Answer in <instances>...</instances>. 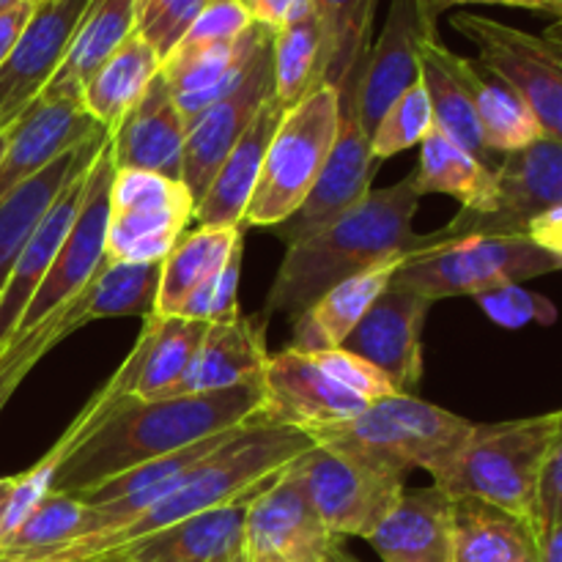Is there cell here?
Here are the masks:
<instances>
[{
    "label": "cell",
    "instance_id": "obj_36",
    "mask_svg": "<svg viewBox=\"0 0 562 562\" xmlns=\"http://www.w3.org/2000/svg\"><path fill=\"white\" fill-rule=\"evenodd\" d=\"M322 22L313 0H300L289 20L272 36L274 99L283 110L294 108L322 86Z\"/></svg>",
    "mask_w": 562,
    "mask_h": 562
},
{
    "label": "cell",
    "instance_id": "obj_7",
    "mask_svg": "<svg viewBox=\"0 0 562 562\" xmlns=\"http://www.w3.org/2000/svg\"><path fill=\"white\" fill-rule=\"evenodd\" d=\"M338 88L318 86L283 110L269 140L261 176L245 212V225L278 228L311 195L338 135Z\"/></svg>",
    "mask_w": 562,
    "mask_h": 562
},
{
    "label": "cell",
    "instance_id": "obj_17",
    "mask_svg": "<svg viewBox=\"0 0 562 562\" xmlns=\"http://www.w3.org/2000/svg\"><path fill=\"white\" fill-rule=\"evenodd\" d=\"M263 404L261 420L274 426H289L296 431H313L351 420L368 409L366 401L335 382L311 355L283 349L269 357L263 373Z\"/></svg>",
    "mask_w": 562,
    "mask_h": 562
},
{
    "label": "cell",
    "instance_id": "obj_22",
    "mask_svg": "<svg viewBox=\"0 0 562 562\" xmlns=\"http://www.w3.org/2000/svg\"><path fill=\"white\" fill-rule=\"evenodd\" d=\"M187 124L173 91L159 71L140 102L110 132L115 170H148L181 181Z\"/></svg>",
    "mask_w": 562,
    "mask_h": 562
},
{
    "label": "cell",
    "instance_id": "obj_53",
    "mask_svg": "<svg viewBox=\"0 0 562 562\" xmlns=\"http://www.w3.org/2000/svg\"><path fill=\"white\" fill-rule=\"evenodd\" d=\"M538 554H541V562H562V525L538 541Z\"/></svg>",
    "mask_w": 562,
    "mask_h": 562
},
{
    "label": "cell",
    "instance_id": "obj_15",
    "mask_svg": "<svg viewBox=\"0 0 562 562\" xmlns=\"http://www.w3.org/2000/svg\"><path fill=\"white\" fill-rule=\"evenodd\" d=\"M274 97V77H272V38L261 47V53L252 60L245 80L214 102L212 108L203 110L198 119L187 124L184 140V165H181V184L192 195V201H201L212 184L214 173L228 157L231 148L241 140L256 115L261 113L263 104Z\"/></svg>",
    "mask_w": 562,
    "mask_h": 562
},
{
    "label": "cell",
    "instance_id": "obj_39",
    "mask_svg": "<svg viewBox=\"0 0 562 562\" xmlns=\"http://www.w3.org/2000/svg\"><path fill=\"white\" fill-rule=\"evenodd\" d=\"M159 283H162V261L157 263H124L108 261L91 278V283L77 294L82 322L115 316H151L157 311Z\"/></svg>",
    "mask_w": 562,
    "mask_h": 562
},
{
    "label": "cell",
    "instance_id": "obj_48",
    "mask_svg": "<svg viewBox=\"0 0 562 562\" xmlns=\"http://www.w3.org/2000/svg\"><path fill=\"white\" fill-rule=\"evenodd\" d=\"M558 525H562V409L558 431H554L552 448H549L547 464H543L541 472V488H538V541H541L547 532H552Z\"/></svg>",
    "mask_w": 562,
    "mask_h": 562
},
{
    "label": "cell",
    "instance_id": "obj_52",
    "mask_svg": "<svg viewBox=\"0 0 562 562\" xmlns=\"http://www.w3.org/2000/svg\"><path fill=\"white\" fill-rule=\"evenodd\" d=\"M245 3L250 9L252 22L269 27V31H278L300 0H245Z\"/></svg>",
    "mask_w": 562,
    "mask_h": 562
},
{
    "label": "cell",
    "instance_id": "obj_32",
    "mask_svg": "<svg viewBox=\"0 0 562 562\" xmlns=\"http://www.w3.org/2000/svg\"><path fill=\"white\" fill-rule=\"evenodd\" d=\"M159 71H162V58L140 33H132L82 88V110L110 135L140 102Z\"/></svg>",
    "mask_w": 562,
    "mask_h": 562
},
{
    "label": "cell",
    "instance_id": "obj_19",
    "mask_svg": "<svg viewBox=\"0 0 562 562\" xmlns=\"http://www.w3.org/2000/svg\"><path fill=\"white\" fill-rule=\"evenodd\" d=\"M104 137H108V132L102 130L86 143L80 162H77L75 170H71L69 181L60 187L53 206H49L47 212H44V217L38 220L36 231H33L31 239L25 241L14 269H11L9 283H5L3 294H0V351H3L5 344L11 340L20 318L25 316L33 294H36L38 285H42L44 278H47L49 267H53L66 234H69L71 223H75L77 209H80L82 195H86L88 170H91Z\"/></svg>",
    "mask_w": 562,
    "mask_h": 562
},
{
    "label": "cell",
    "instance_id": "obj_59",
    "mask_svg": "<svg viewBox=\"0 0 562 562\" xmlns=\"http://www.w3.org/2000/svg\"><path fill=\"white\" fill-rule=\"evenodd\" d=\"M0 562H27V560H14V558H0Z\"/></svg>",
    "mask_w": 562,
    "mask_h": 562
},
{
    "label": "cell",
    "instance_id": "obj_57",
    "mask_svg": "<svg viewBox=\"0 0 562 562\" xmlns=\"http://www.w3.org/2000/svg\"><path fill=\"white\" fill-rule=\"evenodd\" d=\"M20 3H25V0H0V14L9 9H14V5H20ZM33 3H38V0H33Z\"/></svg>",
    "mask_w": 562,
    "mask_h": 562
},
{
    "label": "cell",
    "instance_id": "obj_44",
    "mask_svg": "<svg viewBox=\"0 0 562 562\" xmlns=\"http://www.w3.org/2000/svg\"><path fill=\"white\" fill-rule=\"evenodd\" d=\"M203 5L206 0H135V33L165 60L179 47Z\"/></svg>",
    "mask_w": 562,
    "mask_h": 562
},
{
    "label": "cell",
    "instance_id": "obj_37",
    "mask_svg": "<svg viewBox=\"0 0 562 562\" xmlns=\"http://www.w3.org/2000/svg\"><path fill=\"white\" fill-rule=\"evenodd\" d=\"M192 217H195V203L110 209L104 258L124 263L165 261L176 239L190 228Z\"/></svg>",
    "mask_w": 562,
    "mask_h": 562
},
{
    "label": "cell",
    "instance_id": "obj_4",
    "mask_svg": "<svg viewBox=\"0 0 562 562\" xmlns=\"http://www.w3.org/2000/svg\"><path fill=\"white\" fill-rule=\"evenodd\" d=\"M560 409L472 428L470 439L434 477L450 497L497 505L536 527L541 472L558 431Z\"/></svg>",
    "mask_w": 562,
    "mask_h": 562
},
{
    "label": "cell",
    "instance_id": "obj_1",
    "mask_svg": "<svg viewBox=\"0 0 562 562\" xmlns=\"http://www.w3.org/2000/svg\"><path fill=\"white\" fill-rule=\"evenodd\" d=\"M267 393L263 382L206 395L173 398L108 401L97 398L80 412L69 431L58 439L49 492L86 494L110 477L146 461L184 450L217 434L261 420Z\"/></svg>",
    "mask_w": 562,
    "mask_h": 562
},
{
    "label": "cell",
    "instance_id": "obj_9",
    "mask_svg": "<svg viewBox=\"0 0 562 562\" xmlns=\"http://www.w3.org/2000/svg\"><path fill=\"white\" fill-rule=\"evenodd\" d=\"M366 60L368 53L357 60L355 69L338 86V135H335L333 151L324 162L322 176L316 179L305 203L285 223L278 225V234L285 247L316 234L335 217L357 206L371 192L373 179L382 168V162L373 157L371 135L366 132L360 115V82Z\"/></svg>",
    "mask_w": 562,
    "mask_h": 562
},
{
    "label": "cell",
    "instance_id": "obj_33",
    "mask_svg": "<svg viewBox=\"0 0 562 562\" xmlns=\"http://www.w3.org/2000/svg\"><path fill=\"white\" fill-rule=\"evenodd\" d=\"M464 80L472 93V102H475L483 143L494 159L521 151L541 140L543 130L538 119L503 77L488 71L477 60L464 58Z\"/></svg>",
    "mask_w": 562,
    "mask_h": 562
},
{
    "label": "cell",
    "instance_id": "obj_47",
    "mask_svg": "<svg viewBox=\"0 0 562 562\" xmlns=\"http://www.w3.org/2000/svg\"><path fill=\"white\" fill-rule=\"evenodd\" d=\"M335 382L344 384L346 390H351L355 395H360L366 404H376V401L390 398V395H401L398 390L393 387L387 376H384L379 368H373L371 362H366L362 357L351 355L346 349H327L318 351V355H311Z\"/></svg>",
    "mask_w": 562,
    "mask_h": 562
},
{
    "label": "cell",
    "instance_id": "obj_29",
    "mask_svg": "<svg viewBox=\"0 0 562 562\" xmlns=\"http://www.w3.org/2000/svg\"><path fill=\"white\" fill-rule=\"evenodd\" d=\"M132 33L135 0H91L58 71L38 99H71L82 104V88Z\"/></svg>",
    "mask_w": 562,
    "mask_h": 562
},
{
    "label": "cell",
    "instance_id": "obj_51",
    "mask_svg": "<svg viewBox=\"0 0 562 562\" xmlns=\"http://www.w3.org/2000/svg\"><path fill=\"white\" fill-rule=\"evenodd\" d=\"M33 9H36V3H33V0H25V3L14 5V9H9L0 14V66L5 64V58L11 55L14 44L20 42L27 20L33 16Z\"/></svg>",
    "mask_w": 562,
    "mask_h": 562
},
{
    "label": "cell",
    "instance_id": "obj_31",
    "mask_svg": "<svg viewBox=\"0 0 562 562\" xmlns=\"http://www.w3.org/2000/svg\"><path fill=\"white\" fill-rule=\"evenodd\" d=\"M453 547L456 562H541L530 521L472 497H453Z\"/></svg>",
    "mask_w": 562,
    "mask_h": 562
},
{
    "label": "cell",
    "instance_id": "obj_45",
    "mask_svg": "<svg viewBox=\"0 0 562 562\" xmlns=\"http://www.w3.org/2000/svg\"><path fill=\"white\" fill-rule=\"evenodd\" d=\"M252 25V14L245 0H206L201 14L176 49H198L228 44L245 36Z\"/></svg>",
    "mask_w": 562,
    "mask_h": 562
},
{
    "label": "cell",
    "instance_id": "obj_38",
    "mask_svg": "<svg viewBox=\"0 0 562 562\" xmlns=\"http://www.w3.org/2000/svg\"><path fill=\"white\" fill-rule=\"evenodd\" d=\"M88 140H91V137H88ZM86 143L71 148V151H66L64 157H58L55 162H49L42 173L27 179L22 187H16V190L0 203V294H3L5 283H9V274L11 269H14L16 258H20L22 247H25V241L31 239V234L36 231L38 220H42L44 212L53 206L60 187L69 181L71 170L80 162Z\"/></svg>",
    "mask_w": 562,
    "mask_h": 562
},
{
    "label": "cell",
    "instance_id": "obj_55",
    "mask_svg": "<svg viewBox=\"0 0 562 562\" xmlns=\"http://www.w3.org/2000/svg\"><path fill=\"white\" fill-rule=\"evenodd\" d=\"M543 36H547L549 42H552L554 47L560 49V55H562V20H554L552 25L547 27V33H543Z\"/></svg>",
    "mask_w": 562,
    "mask_h": 562
},
{
    "label": "cell",
    "instance_id": "obj_2",
    "mask_svg": "<svg viewBox=\"0 0 562 562\" xmlns=\"http://www.w3.org/2000/svg\"><path fill=\"white\" fill-rule=\"evenodd\" d=\"M313 445L316 442L296 428L263 420L247 423L231 442L214 450L206 461L192 467L168 497L143 510L137 519L126 521L115 530L60 543L27 562H91L110 552H119L130 543L143 541L154 532L168 530L179 521L192 519V516L234 503H250L269 483L278 481L296 459H302Z\"/></svg>",
    "mask_w": 562,
    "mask_h": 562
},
{
    "label": "cell",
    "instance_id": "obj_26",
    "mask_svg": "<svg viewBox=\"0 0 562 562\" xmlns=\"http://www.w3.org/2000/svg\"><path fill=\"white\" fill-rule=\"evenodd\" d=\"M247 505L234 503L192 516L91 562H241Z\"/></svg>",
    "mask_w": 562,
    "mask_h": 562
},
{
    "label": "cell",
    "instance_id": "obj_24",
    "mask_svg": "<svg viewBox=\"0 0 562 562\" xmlns=\"http://www.w3.org/2000/svg\"><path fill=\"white\" fill-rule=\"evenodd\" d=\"M267 316H236L231 322L209 324L190 371L170 390L173 395H206L263 382L269 366Z\"/></svg>",
    "mask_w": 562,
    "mask_h": 562
},
{
    "label": "cell",
    "instance_id": "obj_46",
    "mask_svg": "<svg viewBox=\"0 0 562 562\" xmlns=\"http://www.w3.org/2000/svg\"><path fill=\"white\" fill-rule=\"evenodd\" d=\"M483 313L499 327L519 329L525 324H552L558 318V307L547 296L527 291L525 285H503V289L486 291L475 296Z\"/></svg>",
    "mask_w": 562,
    "mask_h": 562
},
{
    "label": "cell",
    "instance_id": "obj_12",
    "mask_svg": "<svg viewBox=\"0 0 562 562\" xmlns=\"http://www.w3.org/2000/svg\"><path fill=\"white\" fill-rule=\"evenodd\" d=\"M115 165L113 154H110V135L104 137L102 148L97 151L91 170H88L86 195H82L77 217L71 223L69 234H66L64 245H60L58 256H55L53 267H49L47 278L38 285L33 294L31 305H27L25 316L16 324L11 340L22 338V335L33 333L44 318L53 316L58 307L75 300L97 269L104 261V245H108V225H110V187H113ZM9 346V344H5Z\"/></svg>",
    "mask_w": 562,
    "mask_h": 562
},
{
    "label": "cell",
    "instance_id": "obj_23",
    "mask_svg": "<svg viewBox=\"0 0 562 562\" xmlns=\"http://www.w3.org/2000/svg\"><path fill=\"white\" fill-rule=\"evenodd\" d=\"M272 36L274 31L252 22L250 31L236 42L198 49H173L162 60V77L173 91L184 124H190L203 110L228 97L245 80L256 55Z\"/></svg>",
    "mask_w": 562,
    "mask_h": 562
},
{
    "label": "cell",
    "instance_id": "obj_18",
    "mask_svg": "<svg viewBox=\"0 0 562 562\" xmlns=\"http://www.w3.org/2000/svg\"><path fill=\"white\" fill-rule=\"evenodd\" d=\"M431 36H439L437 20L428 14L420 0L390 3L387 22L368 49L360 82V115L368 135H373L395 99L420 82V47Z\"/></svg>",
    "mask_w": 562,
    "mask_h": 562
},
{
    "label": "cell",
    "instance_id": "obj_13",
    "mask_svg": "<svg viewBox=\"0 0 562 562\" xmlns=\"http://www.w3.org/2000/svg\"><path fill=\"white\" fill-rule=\"evenodd\" d=\"M296 461L247 505L241 562H322L340 543L313 508Z\"/></svg>",
    "mask_w": 562,
    "mask_h": 562
},
{
    "label": "cell",
    "instance_id": "obj_11",
    "mask_svg": "<svg viewBox=\"0 0 562 562\" xmlns=\"http://www.w3.org/2000/svg\"><path fill=\"white\" fill-rule=\"evenodd\" d=\"M558 206H562V143L541 137L532 146L497 159L492 201L483 212L461 209L445 228L426 234V239L519 236L527 220Z\"/></svg>",
    "mask_w": 562,
    "mask_h": 562
},
{
    "label": "cell",
    "instance_id": "obj_25",
    "mask_svg": "<svg viewBox=\"0 0 562 562\" xmlns=\"http://www.w3.org/2000/svg\"><path fill=\"white\" fill-rule=\"evenodd\" d=\"M368 543L382 562H456L453 497L439 486L406 488Z\"/></svg>",
    "mask_w": 562,
    "mask_h": 562
},
{
    "label": "cell",
    "instance_id": "obj_41",
    "mask_svg": "<svg viewBox=\"0 0 562 562\" xmlns=\"http://www.w3.org/2000/svg\"><path fill=\"white\" fill-rule=\"evenodd\" d=\"M82 514L86 505L75 494L47 492L31 514L0 541V558L31 560L47 549L75 541L82 530Z\"/></svg>",
    "mask_w": 562,
    "mask_h": 562
},
{
    "label": "cell",
    "instance_id": "obj_61",
    "mask_svg": "<svg viewBox=\"0 0 562 562\" xmlns=\"http://www.w3.org/2000/svg\"><path fill=\"white\" fill-rule=\"evenodd\" d=\"M38 3H42V0H38Z\"/></svg>",
    "mask_w": 562,
    "mask_h": 562
},
{
    "label": "cell",
    "instance_id": "obj_42",
    "mask_svg": "<svg viewBox=\"0 0 562 562\" xmlns=\"http://www.w3.org/2000/svg\"><path fill=\"white\" fill-rule=\"evenodd\" d=\"M80 327H86V322H82L80 302H77L75 296V300L66 302L64 307H58L53 316L44 318L33 333L9 340V346L0 351V412L9 404L11 395L16 393V387L25 382L27 373L33 371V366H36L49 349H55L60 340L69 338V335L77 333Z\"/></svg>",
    "mask_w": 562,
    "mask_h": 562
},
{
    "label": "cell",
    "instance_id": "obj_35",
    "mask_svg": "<svg viewBox=\"0 0 562 562\" xmlns=\"http://www.w3.org/2000/svg\"><path fill=\"white\" fill-rule=\"evenodd\" d=\"M420 195H450L467 212H483L494 192V168L472 157L434 126L420 143V165L415 170Z\"/></svg>",
    "mask_w": 562,
    "mask_h": 562
},
{
    "label": "cell",
    "instance_id": "obj_8",
    "mask_svg": "<svg viewBox=\"0 0 562 562\" xmlns=\"http://www.w3.org/2000/svg\"><path fill=\"white\" fill-rule=\"evenodd\" d=\"M296 467L313 508L335 538L368 541L406 492V475L329 445H313Z\"/></svg>",
    "mask_w": 562,
    "mask_h": 562
},
{
    "label": "cell",
    "instance_id": "obj_10",
    "mask_svg": "<svg viewBox=\"0 0 562 562\" xmlns=\"http://www.w3.org/2000/svg\"><path fill=\"white\" fill-rule=\"evenodd\" d=\"M467 42L475 44L477 64L503 77L527 102L543 137L562 143V55L547 36L505 25L492 16L459 11L450 20Z\"/></svg>",
    "mask_w": 562,
    "mask_h": 562
},
{
    "label": "cell",
    "instance_id": "obj_50",
    "mask_svg": "<svg viewBox=\"0 0 562 562\" xmlns=\"http://www.w3.org/2000/svg\"><path fill=\"white\" fill-rule=\"evenodd\" d=\"M426 5L428 14L439 20V14L456 5H510V9H527L538 11V14H549L554 20H562V0H420Z\"/></svg>",
    "mask_w": 562,
    "mask_h": 562
},
{
    "label": "cell",
    "instance_id": "obj_40",
    "mask_svg": "<svg viewBox=\"0 0 562 562\" xmlns=\"http://www.w3.org/2000/svg\"><path fill=\"white\" fill-rule=\"evenodd\" d=\"M376 3L379 0H313L322 22V86L338 88L371 49Z\"/></svg>",
    "mask_w": 562,
    "mask_h": 562
},
{
    "label": "cell",
    "instance_id": "obj_21",
    "mask_svg": "<svg viewBox=\"0 0 562 562\" xmlns=\"http://www.w3.org/2000/svg\"><path fill=\"white\" fill-rule=\"evenodd\" d=\"M102 126L71 99H36L25 115L11 126L9 146L0 159V203L42 173L49 162L82 146Z\"/></svg>",
    "mask_w": 562,
    "mask_h": 562
},
{
    "label": "cell",
    "instance_id": "obj_14",
    "mask_svg": "<svg viewBox=\"0 0 562 562\" xmlns=\"http://www.w3.org/2000/svg\"><path fill=\"white\" fill-rule=\"evenodd\" d=\"M431 305V300L393 280L340 349L379 368L398 393L415 395L423 379V327Z\"/></svg>",
    "mask_w": 562,
    "mask_h": 562
},
{
    "label": "cell",
    "instance_id": "obj_34",
    "mask_svg": "<svg viewBox=\"0 0 562 562\" xmlns=\"http://www.w3.org/2000/svg\"><path fill=\"white\" fill-rule=\"evenodd\" d=\"M241 241V228H187L162 261V283L154 313L176 316L181 302L209 283Z\"/></svg>",
    "mask_w": 562,
    "mask_h": 562
},
{
    "label": "cell",
    "instance_id": "obj_20",
    "mask_svg": "<svg viewBox=\"0 0 562 562\" xmlns=\"http://www.w3.org/2000/svg\"><path fill=\"white\" fill-rule=\"evenodd\" d=\"M206 329V322H192V318L157 316V313L146 316L135 349L115 371L108 387H102V393L108 395V401L168 398L170 390L190 371Z\"/></svg>",
    "mask_w": 562,
    "mask_h": 562
},
{
    "label": "cell",
    "instance_id": "obj_58",
    "mask_svg": "<svg viewBox=\"0 0 562 562\" xmlns=\"http://www.w3.org/2000/svg\"><path fill=\"white\" fill-rule=\"evenodd\" d=\"M11 132V130H9ZM9 132H0V159H3L5 146H9Z\"/></svg>",
    "mask_w": 562,
    "mask_h": 562
},
{
    "label": "cell",
    "instance_id": "obj_56",
    "mask_svg": "<svg viewBox=\"0 0 562 562\" xmlns=\"http://www.w3.org/2000/svg\"><path fill=\"white\" fill-rule=\"evenodd\" d=\"M322 562H357L355 558H351V554L349 552H346V549L344 547H340V543H338V547H335L333 549V552H329L327 554V558H324Z\"/></svg>",
    "mask_w": 562,
    "mask_h": 562
},
{
    "label": "cell",
    "instance_id": "obj_27",
    "mask_svg": "<svg viewBox=\"0 0 562 562\" xmlns=\"http://www.w3.org/2000/svg\"><path fill=\"white\" fill-rule=\"evenodd\" d=\"M280 115H283V108L272 97L256 115L250 130L223 159L206 195L195 203V217L192 220L198 225H203V228H245L247 203H250L252 190L258 184L269 140L278 130Z\"/></svg>",
    "mask_w": 562,
    "mask_h": 562
},
{
    "label": "cell",
    "instance_id": "obj_54",
    "mask_svg": "<svg viewBox=\"0 0 562 562\" xmlns=\"http://www.w3.org/2000/svg\"><path fill=\"white\" fill-rule=\"evenodd\" d=\"M14 488H16V477H0V521H3L5 508H9Z\"/></svg>",
    "mask_w": 562,
    "mask_h": 562
},
{
    "label": "cell",
    "instance_id": "obj_6",
    "mask_svg": "<svg viewBox=\"0 0 562 562\" xmlns=\"http://www.w3.org/2000/svg\"><path fill=\"white\" fill-rule=\"evenodd\" d=\"M560 269V256L541 250L521 236H459L445 241L417 236L393 280L426 300L439 302L448 296H481L503 285H521Z\"/></svg>",
    "mask_w": 562,
    "mask_h": 562
},
{
    "label": "cell",
    "instance_id": "obj_43",
    "mask_svg": "<svg viewBox=\"0 0 562 562\" xmlns=\"http://www.w3.org/2000/svg\"><path fill=\"white\" fill-rule=\"evenodd\" d=\"M434 130V110L423 82H415L409 91L401 93L393 108L382 115L371 135V151L379 162L406 151L412 146H420Z\"/></svg>",
    "mask_w": 562,
    "mask_h": 562
},
{
    "label": "cell",
    "instance_id": "obj_30",
    "mask_svg": "<svg viewBox=\"0 0 562 562\" xmlns=\"http://www.w3.org/2000/svg\"><path fill=\"white\" fill-rule=\"evenodd\" d=\"M420 82L431 99L434 126L494 168L497 159L486 151L475 102L464 80V55L445 47L439 36L426 38L420 47Z\"/></svg>",
    "mask_w": 562,
    "mask_h": 562
},
{
    "label": "cell",
    "instance_id": "obj_60",
    "mask_svg": "<svg viewBox=\"0 0 562 562\" xmlns=\"http://www.w3.org/2000/svg\"><path fill=\"white\" fill-rule=\"evenodd\" d=\"M256 562H285V560H256Z\"/></svg>",
    "mask_w": 562,
    "mask_h": 562
},
{
    "label": "cell",
    "instance_id": "obj_3",
    "mask_svg": "<svg viewBox=\"0 0 562 562\" xmlns=\"http://www.w3.org/2000/svg\"><path fill=\"white\" fill-rule=\"evenodd\" d=\"M420 198L415 173H409L384 190H371L322 231L285 247L263 316L296 318L344 280L404 258L417 241L412 223Z\"/></svg>",
    "mask_w": 562,
    "mask_h": 562
},
{
    "label": "cell",
    "instance_id": "obj_5",
    "mask_svg": "<svg viewBox=\"0 0 562 562\" xmlns=\"http://www.w3.org/2000/svg\"><path fill=\"white\" fill-rule=\"evenodd\" d=\"M475 423L434 406L417 395H390L368 404L362 415L311 434L316 445L349 450L360 459L401 472L426 470L437 475L459 456Z\"/></svg>",
    "mask_w": 562,
    "mask_h": 562
},
{
    "label": "cell",
    "instance_id": "obj_16",
    "mask_svg": "<svg viewBox=\"0 0 562 562\" xmlns=\"http://www.w3.org/2000/svg\"><path fill=\"white\" fill-rule=\"evenodd\" d=\"M91 0H42L0 66V132H9L58 71Z\"/></svg>",
    "mask_w": 562,
    "mask_h": 562
},
{
    "label": "cell",
    "instance_id": "obj_28",
    "mask_svg": "<svg viewBox=\"0 0 562 562\" xmlns=\"http://www.w3.org/2000/svg\"><path fill=\"white\" fill-rule=\"evenodd\" d=\"M401 261L404 258H393V261L366 269V272L344 280V283L329 289L324 296H318L307 311H302L294 318L289 349L302 351V355L340 349V344L349 338V333L366 316L368 307L393 283Z\"/></svg>",
    "mask_w": 562,
    "mask_h": 562
},
{
    "label": "cell",
    "instance_id": "obj_49",
    "mask_svg": "<svg viewBox=\"0 0 562 562\" xmlns=\"http://www.w3.org/2000/svg\"><path fill=\"white\" fill-rule=\"evenodd\" d=\"M519 236L532 241L536 247H541V250L562 258V206L549 209V212L527 220V223L521 225Z\"/></svg>",
    "mask_w": 562,
    "mask_h": 562
}]
</instances>
